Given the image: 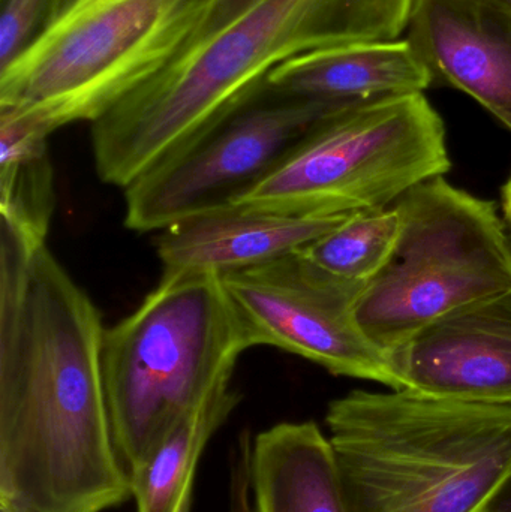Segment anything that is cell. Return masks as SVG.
<instances>
[{"instance_id": "1", "label": "cell", "mask_w": 511, "mask_h": 512, "mask_svg": "<svg viewBox=\"0 0 511 512\" xmlns=\"http://www.w3.org/2000/svg\"><path fill=\"white\" fill-rule=\"evenodd\" d=\"M101 313L0 222V511L105 512L131 496L108 417Z\"/></svg>"}, {"instance_id": "2", "label": "cell", "mask_w": 511, "mask_h": 512, "mask_svg": "<svg viewBox=\"0 0 511 512\" xmlns=\"http://www.w3.org/2000/svg\"><path fill=\"white\" fill-rule=\"evenodd\" d=\"M357 42V0H257L92 123L96 174L125 191L266 92L300 54Z\"/></svg>"}, {"instance_id": "3", "label": "cell", "mask_w": 511, "mask_h": 512, "mask_svg": "<svg viewBox=\"0 0 511 512\" xmlns=\"http://www.w3.org/2000/svg\"><path fill=\"white\" fill-rule=\"evenodd\" d=\"M326 424L350 512H482L511 469V406L354 390Z\"/></svg>"}, {"instance_id": "4", "label": "cell", "mask_w": 511, "mask_h": 512, "mask_svg": "<svg viewBox=\"0 0 511 512\" xmlns=\"http://www.w3.org/2000/svg\"><path fill=\"white\" fill-rule=\"evenodd\" d=\"M248 333L213 273L162 274L159 285L104 331L102 378L117 453L128 472L213 391L231 382Z\"/></svg>"}, {"instance_id": "5", "label": "cell", "mask_w": 511, "mask_h": 512, "mask_svg": "<svg viewBox=\"0 0 511 512\" xmlns=\"http://www.w3.org/2000/svg\"><path fill=\"white\" fill-rule=\"evenodd\" d=\"M207 0H65L0 66V108L53 134L98 120L191 45Z\"/></svg>"}, {"instance_id": "6", "label": "cell", "mask_w": 511, "mask_h": 512, "mask_svg": "<svg viewBox=\"0 0 511 512\" xmlns=\"http://www.w3.org/2000/svg\"><path fill=\"white\" fill-rule=\"evenodd\" d=\"M393 207L398 243L356 306L363 333L387 355L443 316L511 291L507 227L495 203L437 177Z\"/></svg>"}, {"instance_id": "7", "label": "cell", "mask_w": 511, "mask_h": 512, "mask_svg": "<svg viewBox=\"0 0 511 512\" xmlns=\"http://www.w3.org/2000/svg\"><path fill=\"white\" fill-rule=\"evenodd\" d=\"M450 168L446 126L428 98L393 96L321 120L233 203L294 215L389 209Z\"/></svg>"}, {"instance_id": "8", "label": "cell", "mask_w": 511, "mask_h": 512, "mask_svg": "<svg viewBox=\"0 0 511 512\" xmlns=\"http://www.w3.org/2000/svg\"><path fill=\"white\" fill-rule=\"evenodd\" d=\"M264 93L131 183L125 189L126 227L159 233L233 203L269 176L317 123L341 111L273 93L264 99Z\"/></svg>"}, {"instance_id": "9", "label": "cell", "mask_w": 511, "mask_h": 512, "mask_svg": "<svg viewBox=\"0 0 511 512\" xmlns=\"http://www.w3.org/2000/svg\"><path fill=\"white\" fill-rule=\"evenodd\" d=\"M221 279L252 348L275 346L332 375L399 390L389 355L357 322L366 283L333 276L300 251Z\"/></svg>"}, {"instance_id": "10", "label": "cell", "mask_w": 511, "mask_h": 512, "mask_svg": "<svg viewBox=\"0 0 511 512\" xmlns=\"http://www.w3.org/2000/svg\"><path fill=\"white\" fill-rule=\"evenodd\" d=\"M389 357L399 390L511 406V291L443 316Z\"/></svg>"}, {"instance_id": "11", "label": "cell", "mask_w": 511, "mask_h": 512, "mask_svg": "<svg viewBox=\"0 0 511 512\" xmlns=\"http://www.w3.org/2000/svg\"><path fill=\"white\" fill-rule=\"evenodd\" d=\"M407 41L441 80L511 131V6L500 0H417Z\"/></svg>"}, {"instance_id": "12", "label": "cell", "mask_w": 511, "mask_h": 512, "mask_svg": "<svg viewBox=\"0 0 511 512\" xmlns=\"http://www.w3.org/2000/svg\"><path fill=\"white\" fill-rule=\"evenodd\" d=\"M348 215H294L228 203L159 231L156 252L164 268L162 274L195 271L224 276L300 251L342 224Z\"/></svg>"}, {"instance_id": "13", "label": "cell", "mask_w": 511, "mask_h": 512, "mask_svg": "<svg viewBox=\"0 0 511 512\" xmlns=\"http://www.w3.org/2000/svg\"><path fill=\"white\" fill-rule=\"evenodd\" d=\"M431 71L407 39L335 45L300 54L267 78L266 92L336 110L425 93Z\"/></svg>"}, {"instance_id": "14", "label": "cell", "mask_w": 511, "mask_h": 512, "mask_svg": "<svg viewBox=\"0 0 511 512\" xmlns=\"http://www.w3.org/2000/svg\"><path fill=\"white\" fill-rule=\"evenodd\" d=\"M249 468L254 512H350L332 445L314 421L258 433Z\"/></svg>"}, {"instance_id": "15", "label": "cell", "mask_w": 511, "mask_h": 512, "mask_svg": "<svg viewBox=\"0 0 511 512\" xmlns=\"http://www.w3.org/2000/svg\"><path fill=\"white\" fill-rule=\"evenodd\" d=\"M48 137L30 117L0 108V222L35 245L47 243L56 200Z\"/></svg>"}, {"instance_id": "16", "label": "cell", "mask_w": 511, "mask_h": 512, "mask_svg": "<svg viewBox=\"0 0 511 512\" xmlns=\"http://www.w3.org/2000/svg\"><path fill=\"white\" fill-rule=\"evenodd\" d=\"M240 399L231 382L221 385L168 433L143 465L129 472L137 512H176L186 484L195 477L204 448Z\"/></svg>"}, {"instance_id": "17", "label": "cell", "mask_w": 511, "mask_h": 512, "mask_svg": "<svg viewBox=\"0 0 511 512\" xmlns=\"http://www.w3.org/2000/svg\"><path fill=\"white\" fill-rule=\"evenodd\" d=\"M399 230L401 219L393 206L357 210L300 252L333 276L368 283L383 270L395 251Z\"/></svg>"}, {"instance_id": "18", "label": "cell", "mask_w": 511, "mask_h": 512, "mask_svg": "<svg viewBox=\"0 0 511 512\" xmlns=\"http://www.w3.org/2000/svg\"><path fill=\"white\" fill-rule=\"evenodd\" d=\"M60 0H3L0 66L6 65L38 32Z\"/></svg>"}, {"instance_id": "19", "label": "cell", "mask_w": 511, "mask_h": 512, "mask_svg": "<svg viewBox=\"0 0 511 512\" xmlns=\"http://www.w3.org/2000/svg\"><path fill=\"white\" fill-rule=\"evenodd\" d=\"M257 0H207L206 12H204L203 21H201L200 29L195 35V42L207 38V36L215 33L216 30L224 27L225 24L230 23L231 20L242 14L243 11L254 5ZM189 45V47H191ZM188 47V48H189ZM185 51V50H183Z\"/></svg>"}, {"instance_id": "20", "label": "cell", "mask_w": 511, "mask_h": 512, "mask_svg": "<svg viewBox=\"0 0 511 512\" xmlns=\"http://www.w3.org/2000/svg\"><path fill=\"white\" fill-rule=\"evenodd\" d=\"M228 512H254L252 508L251 480L248 469H233L230 474V511Z\"/></svg>"}, {"instance_id": "21", "label": "cell", "mask_w": 511, "mask_h": 512, "mask_svg": "<svg viewBox=\"0 0 511 512\" xmlns=\"http://www.w3.org/2000/svg\"><path fill=\"white\" fill-rule=\"evenodd\" d=\"M482 512H511V469Z\"/></svg>"}, {"instance_id": "22", "label": "cell", "mask_w": 511, "mask_h": 512, "mask_svg": "<svg viewBox=\"0 0 511 512\" xmlns=\"http://www.w3.org/2000/svg\"><path fill=\"white\" fill-rule=\"evenodd\" d=\"M501 204H503V219L507 230L511 231V176L501 191Z\"/></svg>"}, {"instance_id": "23", "label": "cell", "mask_w": 511, "mask_h": 512, "mask_svg": "<svg viewBox=\"0 0 511 512\" xmlns=\"http://www.w3.org/2000/svg\"><path fill=\"white\" fill-rule=\"evenodd\" d=\"M194 483L195 477H192L189 483L186 484L185 492H183L182 498H180L176 512H191L192 501H194Z\"/></svg>"}, {"instance_id": "24", "label": "cell", "mask_w": 511, "mask_h": 512, "mask_svg": "<svg viewBox=\"0 0 511 512\" xmlns=\"http://www.w3.org/2000/svg\"><path fill=\"white\" fill-rule=\"evenodd\" d=\"M507 239H509V249L511 255V231L507 230Z\"/></svg>"}, {"instance_id": "25", "label": "cell", "mask_w": 511, "mask_h": 512, "mask_svg": "<svg viewBox=\"0 0 511 512\" xmlns=\"http://www.w3.org/2000/svg\"><path fill=\"white\" fill-rule=\"evenodd\" d=\"M500 2L507 3V5L511 6V0H500Z\"/></svg>"}, {"instance_id": "26", "label": "cell", "mask_w": 511, "mask_h": 512, "mask_svg": "<svg viewBox=\"0 0 511 512\" xmlns=\"http://www.w3.org/2000/svg\"><path fill=\"white\" fill-rule=\"evenodd\" d=\"M62 2H65V0H60L59 5H60V3H62ZM59 5H57V8H59ZM57 8H56V9H57ZM56 9H54V11H56ZM54 11H53V12H54ZM53 12H51V14H53Z\"/></svg>"}]
</instances>
